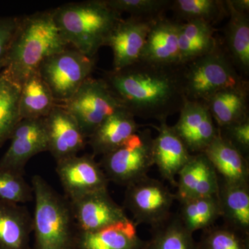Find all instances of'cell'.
<instances>
[{
  "instance_id": "obj_1",
  "label": "cell",
  "mask_w": 249,
  "mask_h": 249,
  "mask_svg": "<svg viewBox=\"0 0 249 249\" xmlns=\"http://www.w3.org/2000/svg\"><path fill=\"white\" fill-rule=\"evenodd\" d=\"M124 109L134 117L166 121L187 101L183 64L160 65L139 60L103 78Z\"/></svg>"
},
{
  "instance_id": "obj_2",
  "label": "cell",
  "mask_w": 249,
  "mask_h": 249,
  "mask_svg": "<svg viewBox=\"0 0 249 249\" xmlns=\"http://www.w3.org/2000/svg\"><path fill=\"white\" fill-rule=\"evenodd\" d=\"M68 47L55 23L53 9L21 17L2 72L22 88L46 58Z\"/></svg>"
},
{
  "instance_id": "obj_3",
  "label": "cell",
  "mask_w": 249,
  "mask_h": 249,
  "mask_svg": "<svg viewBox=\"0 0 249 249\" xmlns=\"http://www.w3.org/2000/svg\"><path fill=\"white\" fill-rule=\"evenodd\" d=\"M53 10L54 19L67 44L95 58L98 50L123 19L106 0L71 2Z\"/></svg>"
},
{
  "instance_id": "obj_4",
  "label": "cell",
  "mask_w": 249,
  "mask_h": 249,
  "mask_svg": "<svg viewBox=\"0 0 249 249\" xmlns=\"http://www.w3.org/2000/svg\"><path fill=\"white\" fill-rule=\"evenodd\" d=\"M35 200L32 249H78L80 231L71 203L40 175L32 178Z\"/></svg>"
},
{
  "instance_id": "obj_5",
  "label": "cell",
  "mask_w": 249,
  "mask_h": 249,
  "mask_svg": "<svg viewBox=\"0 0 249 249\" xmlns=\"http://www.w3.org/2000/svg\"><path fill=\"white\" fill-rule=\"evenodd\" d=\"M183 85L188 101L206 102L218 91L245 86L249 82L236 70L218 40L212 52L183 64Z\"/></svg>"
},
{
  "instance_id": "obj_6",
  "label": "cell",
  "mask_w": 249,
  "mask_h": 249,
  "mask_svg": "<svg viewBox=\"0 0 249 249\" xmlns=\"http://www.w3.org/2000/svg\"><path fill=\"white\" fill-rule=\"evenodd\" d=\"M96 59L67 48L46 58L37 71L52 91L57 104L70 100L90 78Z\"/></svg>"
},
{
  "instance_id": "obj_7",
  "label": "cell",
  "mask_w": 249,
  "mask_h": 249,
  "mask_svg": "<svg viewBox=\"0 0 249 249\" xmlns=\"http://www.w3.org/2000/svg\"><path fill=\"white\" fill-rule=\"evenodd\" d=\"M150 129L139 130L115 150L102 156L99 164L109 181L127 186L147 176L154 165Z\"/></svg>"
},
{
  "instance_id": "obj_8",
  "label": "cell",
  "mask_w": 249,
  "mask_h": 249,
  "mask_svg": "<svg viewBox=\"0 0 249 249\" xmlns=\"http://www.w3.org/2000/svg\"><path fill=\"white\" fill-rule=\"evenodd\" d=\"M125 187L124 209L132 213V220L137 226L146 224L152 229L171 215L176 196L159 180L147 175Z\"/></svg>"
},
{
  "instance_id": "obj_9",
  "label": "cell",
  "mask_w": 249,
  "mask_h": 249,
  "mask_svg": "<svg viewBox=\"0 0 249 249\" xmlns=\"http://www.w3.org/2000/svg\"><path fill=\"white\" fill-rule=\"evenodd\" d=\"M62 106L74 117L88 139L105 119L124 107L103 78L91 77Z\"/></svg>"
},
{
  "instance_id": "obj_10",
  "label": "cell",
  "mask_w": 249,
  "mask_h": 249,
  "mask_svg": "<svg viewBox=\"0 0 249 249\" xmlns=\"http://www.w3.org/2000/svg\"><path fill=\"white\" fill-rule=\"evenodd\" d=\"M56 163V173L70 201L107 188L109 180L93 155H76Z\"/></svg>"
},
{
  "instance_id": "obj_11",
  "label": "cell",
  "mask_w": 249,
  "mask_h": 249,
  "mask_svg": "<svg viewBox=\"0 0 249 249\" xmlns=\"http://www.w3.org/2000/svg\"><path fill=\"white\" fill-rule=\"evenodd\" d=\"M44 119L19 121L11 134L9 149L0 160V168L24 175L27 162L34 156L48 151Z\"/></svg>"
},
{
  "instance_id": "obj_12",
  "label": "cell",
  "mask_w": 249,
  "mask_h": 249,
  "mask_svg": "<svg viewBox=\"0 0 249 249\" xmlns=\"http://www.w3.org/2000/svg\"><path fill=\"white\" fill-rule=\"evenodd\" d=\"M80 232H93L129 219L124 207L117 204L107 188L70 201Z\"/></svg>"
},
{
  "instance_id": "obj_13",
  "label": "cell",
  "mask_w": 249,
  "mask_h": 249,
  "mask_svg": "<svg viewBox=\"0 0 249 249\" xmlns=\"http://www.w3.org/2000/svg\"><path fill=\"white\" fill-rule=\"evenodd\" d=\"M175 133L192 155L203 153L219 134V131L206 103L187 101L179 111Z\"/></svg>"
},
{
  "instance_id": "obj_14",
  "label": "cell",
  "mask_w": 249,
  "mask_h": 249,
  "mask_svg": "<svg viewBox=\"0 0 249 249\" xmlns=\"http://www.w3.org/2000/svg\"><path fill=\"white\" fill-rule=\"evenodd\" d=\"M48 152L59 161L78 155L88 144V138L73 116L56 104L45 118Z\"/></svg>"
},
{
  "instance_id": "obj_15",
  "label": "cell",
  "mask_w": 249,
  "mask_h": 249,
  "mask_svg": "<svg viewBox=\"0 0 249 249\" xmlns=\"http://www.w3.org/2000/svg\"><path fill=\"white\" fill-rule=\"evenodd\" d=\"M155 21V20H154ZM154 21L129 16L116 26L106 41L113 52V70L119 71L140 60Z\"/></svg>"
},
{
  "instance_id": "obj_16",
  "label": "cell",
  "mask_w": 249,
  "mask_h": 249,
  "mask_svg": "<svg viewBox=\"0 0 249 249\" xmlns=\"http://www.w3.org/2000/svg\"><path fill=\"white\" fill-rule=\"evenodd\" d=\"M156 127L158 134L153 139L152 155L154 165L160 176L173 187H177V178L180 170L188 163L192 154L181 139L166 121Z\"/></svg>"
},
{
  "instance_id": "obj_17",
  "label": "cell",
  "mask_w": 249,
  "mask_h": 249,
  "mask_svg": "<svg viewBox=\"0 0 249 249\" xmlns=\"http://www.w3.org/2000/svg\"><path fill=\"white\" fill-rule=\"evenodd\" d=\"M178 201L192 198L217 196L219 178L213 165L204 153L192 155L177 178Z\"/></svg>"
},
{
  "instance_id": "obj_18",
  "label": "cell",
  "mask_w": 249,
  "mask_h": 249,
  "mask_svg": "<svg viewBox=\"0 0 249 249\" xmlns=\"http://www.w3.org/2000/svg\"><path fill=\"white\" fill-rule=\"evenodd\" d=\"M180 25L181 22L164 16L154 21L147 34L140 60L160 65L181 64L178 49Z\"/></svg>"
},
{
  "instance_id": "obj_19",
  "label": "cell",
  "mask_w": 249,
  "mask_h": 249,
  "mask_svg": "<svg viewBox=\"0 0 249 249\" xmlns=\"http://www.w3.org/2000/svg\"><path fill=\"white\" fill-rule=\"evenodd\" d=\"M141 125L124 107L116 110L95 129L88 139L93 155H104L115 150L139 130Z\"/></svg>"
},
{
  "instance_id": "obj_20",
  "label": "cell",
  "mask_w": 249,
  "mask_h": 249,
  "mask_svg": "<svg viewBox=\"0 0 249 249\" xmlns=\"http://www.w3.org/2000/svg\"><path fill=\"white\" fill-rule=\"evenodd\" d=\"M33 216L27 207L0 200V249H32Z\"/></svg>"
},
{
  "instance_id": "obj_21",
  "label": "cell",
  "mask_w": 249,
  "mask_h": 249,
  "mask_svg": "<svg viewBox=\"0 0 249 249\" xmlns=\"http://www.w3.org/2000/svg\"><path fill=\"white\" fill-rule=\"evenodd\" d=\"M145 241L129 219L93 232H80L78 249H142Z\"/></svg>"
},
{
  "instance_id": "obj_22",
  "label": "cell",
  "mask_w": 249,
  "mask_h": 249,
  "mask_svg": "<svg viewBox=\"0 0 249 249\" xmlns=\"http://www.w3.org/2000/svg\"><path fill=\"white\" fill-rule=\"evenodd\" d=\"M203 153L213 165L217 175L222 177V181L237 184L249 183V159L219 134Z\"/></svg>"
},
{
  "instance_id": "obj_23",
  "label": "cell",
  "mask_w": 249,
  "mask_h": 249,
  "mask_svg": "<svg viewBox=\"0 0 249 249\" xmlns=\"http://www.w3.org/2000/svg\"><path fill=\"white\" fill-rule=\"evenodd\" d=\"M249 85L218 91L206 102L218 129L249 119Z\"/></svg>"
},
{
  "instance_id": "obj_24",
  "label": "cell",
  "mask_w": 249,
  "mask_h": 249,
  "mask_svg": "<svg viewBox=\"0 0 249 249\" xmlns=\"http://www.w3.org/2000/svg\"><path fill=\"white\" fill-rule=\"evenodd\" d=\"M225 226L249 235V185L219 181L217 193Z\"/></svg>"
},
{
  "instance_id": "obj_25",
  "label": "cell",
  "mask_w": 249,
  "mask_h": 249,
  "mask_svg": "<svg viewBox=\"0 0 249 249\" xmlns=\"http://www.w3.org/2000/svg\"><path fill=\"white\" fill-rule=\"evenodd\" d=\"M229 19L224 29V46L241 76L249 73V16L235 11L225 0Z\"/></svg>"
},
{
  "instance_id": "obj_26",
  "label": "cell",
  "mask_w": 249,
  "mask_h": 249,
  "mask_svg": "<svg viewBox=\"0 0 249 249\" xmlns=\"http://www.w3.org/2000/svg\"><path fill=\"white\" fill-rule=\"evenodd\" d=\"M213 26L201 21L181 23L178 31V49L181 64L191 61L212 52L218 40Z\"/></svg>"
},
{
  "instance_id": "obj_27",
  "label": "cell",
  "mask_w": 249,
  "mask_h": 249,
  "mask_svg": "<svg viewBox=\"0 0 249 249\" xmlns=\"http://www.w3.org/2000/svg\"><path fill=\"white\" fill-rule=\"evenodd\" d=\"M57 103L49 87L36 71L21 88L19 109L21 119H44Z\"/></svg>"
},
{
  "instance_id": "obj_28",
  "label": "cell",
  "mask_w": 249,
  "mask_h": 249,
  "mask_svg": "<svg viewBox=\"0 0 249 249\" xmlns=\"http://www.w3.org/2000/svg\"><path fill=\"white\" fill-rule=\"evenodd\" d=\"M178 203V217L187 230L192 233L213 227L221 217L217 196L192 198Z\"/></svg>"
},
{
  "instance_id": "obj_29",
  "label": "cell",
  "mask_w": 249,
  "mask_h": 249,
  "mask_svg": "<svg viewBox=\"0 0 249 249\" xmlns=\"http://www.w3.org/2000/svg\"><path fill=\"white\" fill-rule=\"evenodd\" d=\"M142 249H197L193 233L183 225L178 213L158 227L151 229V236Z\"/></svg>"
},
{
  "instance_id": "obj_30",
  "label": "cell",
  "mask_w": 249,
  "mask_h": 249,
  "mask_svg": "<svg viewBox=\"0 0 249 249\" xmlns=\"http://www.w3.org/2000/svg\"><path fill=\"white\" fill-rule=\"evenodd\" d=\"M170 9L181 23L201 21L213 26L229 16L225 0H175Z\"/></svg>"
},
{
  "instance_id": "obj_31",
  "label": "cell",
  "mask_w": 249,
  "mask_h": 249,
  "mask_svg": "<svg viewBox=\"0 0 249 249\" xmlns=\"http://www.w3.org/2000/svg\"><path fill=\"white\" fill-rule=\"evenodd\" d=\"M20 91V85L3 72L0 73V148L22 120L19 109Z\"/></svg>"
},
{
  "instance_id": "obj_32",
  "label": "cell",
  "mask_w": 249,
  "mask_h": 249,
  "mask_svg": "<svg viewBox=\"0 0 249 249\" xmlns=\"http://www.w3.org/2000/svg\"><path fill=\"white\" fill-rule=\"evenodd\" d=\"M197 249H249V235L227 226L213 227L203 231Z\"/></svg>"
},
{
  "instance_id": "obj_33",
  "label": "cell",
  "mask_w": 249,
  "mask_h": 249,
  "mask_svg": "<svg viewBox=\"0 0 249 249\" xmlns=\"http://www.w3.org/2000/svg\"><path fill=\"white\" fill-rule=\"evenodd\" d=\"M108 6L117 12L127 13L132 17L154 21L163 17L170 9L171 0H106Z\"/></svg>"
},
{
  "instance_id": "obj_34",
  "label": "cell",
  "mask_w": 249,
  "mask_h": 249,
  "mask_svg": "<svg viewBox=\"0 0 249 249\" xmlns=\"http://www.w3.org/2000/svg\"><path fill=\"white\" fill-rule=\"evenodd\" d=\"M34 191L24 175L0 168V200L25 204L34 200Z\"/></svg>"
},
{
  "instance_id": "obj_35",
  "label": "cell",
  "mask_w": 249,
  "mask_h": 249,
  "mask_svg": "<svg viewBox=\"0 0 249 249\" xmlns=\"http://www.w3.org/2000/svg\"><path fill=\"white\" fill-rule=\"evenodd\" d=\"M219 134L246 158L249 155V119L226 128L218 129Z\"/></svg>"
},
{
  "instance_id": "obj_36",
  "label": "cell",
  "mask_w": 249,
  "mask_h": 249,
  "mask_svg": "<svg viewBox=\"0 0 249 249\" xmlns=\"http://www.w3.org/2000/svg\"><path fill=\"white\" fill-rule=\"evenodd\" d=\"M21 17L0 16V73L4 70Z\"/></svg>"
},
{
  "instance_id": "obj_37",
  "label": "cell",
  "mask_w": 249,
  "mask_h": 249,
  "mask_svg": "<svg viewBox=\"0 0 249 249\" xmlns=\"http://www.w3.org/2000/svg\"><path fill=\"white\" fill-rule=\"evenodd\" d=\"M228 4L233 8L235 11L240 13L249 14V0H227Z\"/></svg>"
}]
</instances>
